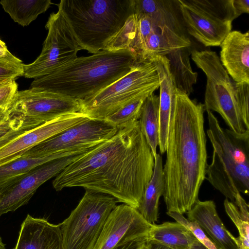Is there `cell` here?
<instances>
[{"label":"cell","mask_w":249,"mask_h":249,"mask_svg":"<svg viewBox=\"0 0 249 249\" xmlns=\"http://www.w3.org/2000/svg\"><path fill=\"white\" fill-rule=\"evenodd\" d=\"M155 160L139 121L77 158L53 182L57 191L81 187L108 195L137 209L154 171Z\"/></svg>","instance_id":"obj_1"},{"label":"cell","mask_w":249,"mask_h":249,"mask_svg":"<svg viewBox=\"0 0 249 249\" xmlns=\"http://www.w3.org/2000/svg\"><path fill=\"white\" fill-rule=\"evenodd\" d=\"M204 104L177 89L163 166V195L169 212L183 214L198 200L208 167Z\"/></svg>","instance_id":"obj_2"},{"label":"cell","mask_w":249,"mask_h":249,"mask_svg":"<svg viewBox=\"0 0 249 249\" xmlns=\"http://www.w3.org/2000/svg\"><path fill=\"white\" fill-rule=\"evenodd\" d=\"M138 62L128 50H102L89 56L77 57L52 73L35 79L30 89L80 101L114 83Z\"/></svg>","instance_id":"obj_3"},{"label":"cell","mask_w":249,"mask_h":249,"mask_svg":"<svg viewBox=\"0 0 249 249\" xmlns=\"http://www.w3.org/2000/svg\"><path fill=\"white\" fill-rule=\"evenodd\" d=\"M81 50H104L133 13V0H61L57 4Z\"/></svg>","instance_id":"obj_4"},{"label":"cell","mask_w":249,"mask_h":249,"mask_svg":"<svg viewBox=\"0 0 249 249\" xmlns=\"http://www.w3.org/2000/svg\"><path fill=\"white\" fill-rule=\"evenodd\" d=\"M206 111L213 153L205 179L234 203L238 193H249V131L238 134L224 129L211 111Z\"/></svg>","instance_id":"obj_5"},{"label":"cell","mask_w":249,"mask_h":249,"mask_svg":"<svg viewBox=\"0 0 249 249\" xmlns=\"http://www.w3.org/2000/svg\"><path fill=\"white\" fill-rule=\"evenodd\" d=\"M160 87L155 58L138 62L125 75L96 94L79 101L80 112L104 119L128 103L147 97Z\"/></svg>","instance_id":"obj_6"},{"label":"cell","mask_w":249,"mask_h":249,"mask_svg":"<svg viewBox=\"0 0 249 249\" xmlns=\"http://www.w3.org/2000/svg\"><path fill=\"white\" fill-rule=\"evenodd\" d=\"M191 58L205 73V111H214L222 117L230 129L242 134L249 131L238 106L235 82L222 65L217 53L211 50H191Z\"/></svg>","instance_id":"obj_7"},{"label":"cell","mask_w":249,"mask_h":249,"mask_svg":"<svg viewBox=\"0 0 249 249\" xmlns=\"http://www.w3.org/2000/svg\"><path fill=\"white\" fill-rule=\"evenodd\" d=\"M117 202L108 195L86 190L70 216L59 224L64 249H93Z\"/></svg>","instance_id":"obj_8"},{"label":"cell","mask_w":249,"mask_h":249,"mask_svg":"<svg viewBox=\"0 0 249 249\" xmlns=\"http://www.w3.org/2000/svg\"><path fill=\"white\" fill-rule=\"evenodd\" d=\"M187 32L206 47L220 46L236 18L232 0H177Z\"/></svg>","instance_id":"obj_9"},{"label":"cell","mask_w":249,"mask_h":249,"mask_svg":"<svg viewBox=\"0 0 249 249\" xmlns=\"http://www.w3.org/2000/svg\"><path fill=\"white\" fill-rule=\"evenodd\" d=\"M48 30L40 54L23 66V76L36 79L48 75L77 57L81 50L66 18L60 11L52 13L45 25Z\"/></svg>","instance_id":"obj_10"},{"label":"cell","mask_w":249,"mask_h":249,"mask_svg":"<svg viewBox=\"0 0 249 249\" xmlns=\"http://www.w3.org/2000/svg\"><path fill=\"white\" fill-rule=\"evenodd\" d=\"M118 130L104 120L89 118L40 142L22 156L42 158L59 153L88 150L111 138Z\"/></svg>","instance_id":"obj_11"},{"label":"cell","mask_w":249,"mask_h":249,"mask_svg":"<svg viewBox=\"0 0 249 249\" xmlns=\"http://www.w3.org/2000/svg\"><path fill=\"white\" fill-rule=\"evenodd\" d=\"M181 18L177 0H160L159 8L153 13L133 12L104 50H126L134 55L151 34L161 27Z\"/></svg>","instance_id":"obj_12"},{"label":"cell","mask_w":249,"mask_h":249,"mask_svg":"<svg viewBox=\"0 0 249 249\" xmlns=\"http://www.w3.org/2000/svg\"><path fill=\"white\" fill-rule=\"evenodd\" d=\"M26 123L36 126L62 115L80 112L79 101L33 89L18 91L10 108Z\"/></svg>","instance_id":"obj_13"},{"label":"cell","mask_w":249,"mask_h":249,"mask_svg":"<svg viewBox=\"0 0 249 249\" xmlns=\"http://www.w3.org/2000/svg\"><path fill=\"white\" fill-rule=\"evenodd\" d=\"M79 155L49 161L0 184V216L27 204L39 187L59 174Z\"/></svg>","instance_id":"obj_14"},{"label":"cell","mask_w":249,"mask_h":249,"mask_svg":"<svg viewBox=\"0 0 249 249\" xmlns=\"http://www.w3.org/2000/svg\"><path fill=\"white\" fill-rule=\"evenodd\" d=\"M153 225L134 207L125 204L117 205L108 216L93 249H112L126 241L148 240Z\"/></svg>","instance_id":"obj_15"},{"label":"cell","mask_w":249,"mask_h":249,"mask_svg":"<svg viewBox=\"0 0 249 249\" xmlns=\"http://www.w3.org/2000/svg\"><path fill=\"white\" fill-rule=\"evenodd\" d=\"M89 118L81 112L71 113L28 130L0 147V165L21 156L40 142Z\"/></svg>","instance_id":"obj_16"},{"label":"cell","mask_w":249,"mask_h":249,"mask_svg":"<svg viewBox=\"0 0 249 249\" xmlns=\"http://www.w3.org/2000/svg\"><path fill=\"white\" fill-rule=\"evenodd\" d=\"M14 249H64L59 224L27 214L21 224Z\"/></svg>","instance_id":"obj_17"},{"label":"cell","mask_w":249,"mask_h":249,"mask_svg":"<svg viewBox=\"0 0 249 249\" xmlns=\"http://www.w3.org/2000/svg\"><path fill=\"white\" fill-rule=\"evenodd\" d=\"M220 46V61L231 79L249 84V31H231Z\"/></svg>","instance_id":"obj_18"},{"label":"cell","mask_w":249,"mask_h":249,"mask_svg":"<svg viewBox=\"0 0 249 249\" xmlns=\"http://www.w3.org/2000/svg\"><path fill=\"white\" fill-rule=\"evenodd\" d=\"M186 213L188 219L199 225L217 249H239L238 238L234 237L223 224L213 200L198 199Z\"/></svg>","instance_id":"obj_19"},{"label":"cell","mask_w":249,"mask_h":249,"mask_svg":"<svg viewBox=\"0 0 249 249\" xmlns=\"http://www.w3.org/2000/svg\"><path fill=\"white\" fill-rule=\"evenodd\" d=\"M160 81L159 142L160 154L166 152L171 111L177 89L169 71L168 60L165 56L155 57Z\"/></svg>","instance_id":"obj_20"},{"label":"cell","mask_w":249,"mask_h":249,"mask_svg":"<svg viewBox=\"0 0 249 249\" xmlns=\"http://www.w3.org/2000/svg\"><path fill=\"white\" fill-rule=\"evenodd\" d=\"M155 165L152 177L144 190L140 204L137 209L143 218L154 225L159 216V203L164 192V179L161 155L158 154L154 159Z\"/></svg>","instance_id":"obj_21"},{"label":"cell","mask_w":249,"mask_h":249,"mask_svg":"<svg viewBox=\"0 0 249 249\" xmlns=\"http://www.w3.org/2000/svg\"><path fill=\"white\" fill-rule=\"evenodd\" d=\"M190 48H180L165 55L177 89L189 96L194 90L193 85L196 83L198 76L191 66Z\"/></svg>","instance_id":"obj_22"},{"label":"cell","mask_w":249,"mask_h":249,"mask_svg":"<svg viewBox=\"0 0 249 249\" xmlns=\"http://www.w3.org/2000/svg\"><path fill=\"white\" fill-rule=\"evenodd\" d=\"M196 240L193 234L181 224L166 222L153 225L148 242L174 249H189Z\"/></svg>","instance_id":"obj_23"},{"label":"cell","mask_w":249,"mask_h":249,"mask_svg":"<svg viewBox=\"0 0 249 249\" xmlns=\"http://www.w3.org/2000/svg\"><path fill=\"white\" fill-rule=\"evenodd\" d=\"M159 105L160 98L154 93L145 100L139 120L140 125L149 144L154 159L159 142Z\"/></svg>","instance_id":"obj_24"},{"label":"cell","mask_w":249,"mask_h":249,"mask_svg":"<svg viewBox=\"0 0 249 249\" xmlns=\"http://www.w3.org/2000/svg\"><path fill=\"white\" fill-rule=\"evenodd\" d=\"M88 150L73 151L57 153L42 158L20 156L0 165V184L16 177L25 174L49 161L82 154Z\"/></svg>","instance_id":"obj_25"},{"label":"cell","mask_w":249,"mask_h":249,"mask_svg":"<svg viewBox=\"0 0 249 249\" xmlns=\"http://www.w3.org/2000/svg\"><path fill=\"white\" fill-rule=\"evenodd\" d=\"M0 4L15 22L26 26L45 12L52 2L51 0H2Z\"/></svg>","instance_id":"obj_26"},{"label":"cell","mask_w":249,"mask_h":249,"mask_svg":"<svg viewBox=\"0 0 249 249\" xmlns=\"http://www.w3.org/2000/svg\"><path fill=\"white\" fill-rule=\"evenodd\" d=\"M225 211L237 228L239 236V249H249V206L238 193L234 203L226 198L224 202Z\"/></svg>","instance_id":"obj_27"},{"label":"cell","mask_w":249,"mask_h":249,"mask_svg":"<svg viewBox=\"0 0 249 249\" xmlns=\"http://www.w3.org/2000/svg\"><path fill=\"white\" fill-rule=\"evenodd\" d=\"M147 97H141L128 103L103 120L118 129L134 124L139 120L142 105Z\"/></svg>","instance_id":"obj_28"},{"label":"cell","mask_w":249,"mask_h":249,"mask_svg":"<svg viewBox=\"0 0 249 249\" xmlns=\"http://www.w3.org/2000/svg\"><path fill=\"white\" fill-rule=\"evenodd\" d=\"M35 127H36L26 123L20 117L10 112L9 117L0 123V147Z\"/></svg>","instance_id":"obj_29"},{"label":"cell","mask_w":249,"mask_h":249,"mask_svg":"<svg viewBox=\"0 0 249 249\" xmlns=\"http://www.w3.org/2000/svg\"><path fill=\"white\" fill-rule=\"evenodd\" d=\"M167 215L174 219L176 222L181 224L189 230L196 239L208 249H217L199 225L195 221L189 220L183 214L177 212L166 213Z\"/></svg>","instance_id":"obj_30"},{"label":"cell","mask_w":249,"mask_h":249,"mask_svg":"<svg viewBox=\"0 0 249 249\" xmlns=\"http://www.w3.org/2000/svg\"><path fill=\"white\" fill-rule=\"evenodd\" d=\"M236 100L245 122L249 125V84L235 83Z\"/></svg>","instance_id":"obj_31"},{"label":"cell","mask_w":249,"mask_h":249,"mask_svg":"<svg viewBox=\"0 0 249 249\" xmlns=\"http://www.w3.org/2000/svg\"><path fill=\"white\" fill-rule=\"evenodd\" d=\"M18 87L15 80L0 85V108L10 109L18 91Z\"/></svg>","instance_id":"obj_32"},{"label":"cell","mask_w":249,"mask_h":249,"mask_svg":"<svg viewBox=\"0 0 249 249\" xmlns=\"http://www.w3.org/2000/svg\"><path fill=\"white\" fill-rule=\"evenodd\" d=\"M23 66L0 61V85L23 76Z\"/></svg>","instance_id":"obj_33"},{"label":"cell","mask_w":249,"mask_h":249,"mask_svg":"<svg viewBox=\"0 0 249 249\" xmlns=\"http://www.w3.org/2000/svg\"><path fill=\"white\" fill-rule=\"evenodd\" d=\"M0 61L11 64L20 65L22 61L13 55L8 50L5 43L0 39Z\"/></svg>","instance_id":"obj_34"},{"label":"cell","mask_w":249,"mask_h":249,"mask_svg":"<svg viewBox=\"0 0 249 249\" xmlns=\"http://www.w3.org/2000/svg\"><path fill=\"white\" fill-rule=\"evenodd\" d=\"M148 240L145 238L135 239L121 243L112 249H139Z\"/></svg>","instance_id":"obj_35"},{"label":"cell","mask_w":249,"mask_h":249,"mask_svg":"<svg viewBox=\"0 0 249 249\" xmlns=\"http://www.w3.org/2000/svg\"><path fill=\"white\" fill-rule=\"evenodd\" d=\"M236 18L244 13H249V0H232Z\"/></svg>","instance_id":"obj_36"},{"label":"cell","mask_w":249,"mask_h":249,"mask_svg":"<svg viewBox=\"0 0 249 249\" xmlns=\"http://www.w3.org/2000/svg\"><path fill=\"white\" fill-rule=\"evenodd\" d=\"M149 249H174L160 244L148 242Z\"/></svg>","instance_id":"obj_37"},{"label":"cell","mask_w":249,"mask_h":249,"mask_svg":"<svg viewBox=\"0 0 249 249\" xmlns=\"http://www.w3.org/2000/svg\"><path fill=\"white\" fill-rule=\"evenodd\" d=\"M10 115V110H5L0 108V123L8 118Z\"/></svg>","instance_id":"obj_38"},{"label":"cell","mask_w":249,"mask_h":249,"mask_svg":"<svg viewBox=\"0 0 249 249\" xmlns=\"http://www.w3.org/2000/svg\"><path fill=\"white\" fill-rule=\"evenodd\" d=\"M189 249H208L196 240Z\"/></svg>","instance_id":"obj_39"},{"label":"cell","mask_w":249,"mask_h":249,"mask_svg":"<svg viewBox=\"0 0 249 249\" xmlns=\"http://www.w3.org/2000/svg\"><path fill=\"white\" fill-rule=\"evenodd\" d=\"M139 249H149V246L148 242H146L143 244Z\"/></svg>","instance_id":"obj_40"},{"label":"cell","mask_w":249,"mask_h":249,"mask_svg":"<svg viewBox=\"0 0 249 249\" xmlns=\"http://www.w3.org/2000/svg\"><path fill=\"white\" fill-rule=\"evenodd\" d=\"M0 249H5V245L2 242L1 238L0 237Z\"/></svg>","instance_id":"obj_41"}]
</instances>
